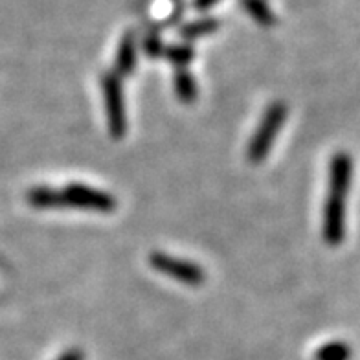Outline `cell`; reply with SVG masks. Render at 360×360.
I'll list each match as a JSON object with an SVG mask.
<instances>
[{
  "label": "cell",
  "instance_id": "8fae6325",
  "mask_svg": "<svg viewBox=\"0 0 360 360\" xmlns=\"http://www.w3.org/2000/svg\"><path fill=\"white\" fill-rule=\"evenodd\" d=\"M167 57L180 67V65H186L190 61L193 53H191L190 48H171V50H167Z\"/></svg>",
  "mask_w": 360,
  "mask_h": 360
},
{
  "label": "cell",
  "instance_id": "8992f818",
  "mask_svg": "<svg viewBox=\"0 0 360 360\" xmlns=\"http://www.w3.org/2000/svg\"><path fill=\"white\" fill-rule=\"evenodd\" d=\"M134 65H136V46H134V41L131 35L122 41L118 50V56H116V68H118V76H127L134 70Z\"/></svg>",
  "mask_w": 360,
  "mask_h": 360
},
{
  "label": "cell",
  "instance_id": "6da1fadb",
  "mask_svg": "<svg viewBox=\"0 0 360 360\" xmlns=\"http://www.w3.org/2000/svg\"><path fill=\"white\" fill-rule=\"evenodd\" d=\"M353 160L347 153L340 151L331 158L329 166V191L323 206L322 233L329 247H338L346 237V206L351 186Z\"/></svg>",
  "mask_w": 360,
  "mask_h": 360
},
{
  "label": "cell",
  "instance_id": "ba28073f",
  "mask_svg": "<svg viewBox=\"0 0 360 360\" xmlns=\"http://www.w3.org/2000/svg\"><path fill=\"white\" fill-rule=\"evenodd\" d=\"M30 202L35 208H63L61 191L52 188H35L30 191Z\"/></svg>",
  "mask_w": 360,
  "mask_h": 360
},
{
  "label": "cell",
  "instance_id": "3957f363",
  "mask_svg": "<svg viewBox=\"0 0 360 360\" xmlns=\"http://www.w3.org/2000/svg\"><path fill=\"white\" fill-rule=\"evenodd\" d=\"M105 110L109 118V131L114 140H122L127 133V114H125L124 86L118 74H107L101 79Z\"/></svg>",
  "mask_w": 360,
  "mask_h": 360
},
{
  "label": "cell",
  "instance_id": "4fadbf2b",
  "mask_svg": "<svg viewBox=\"0 0 360 360\" xmlns=\"http://www.w3.org/2000/svg\"><path fill=\"white\" fill-rule=\"evenodd\" d=\"M215 2H217V0H195V6H197L199 10H208V8H212Z\"/></svg>",
  "mask_w": 360,
  "mask_h": 360
},
{
  "label": "cell",
  "instance_id": "7c38bea8",
  "mask_svg": "<svg viewBox=\"0 0 360 360\" xmlns=\"http://www.w3.org/2000/svg\"><path fill=\"white\" fill-rule=\"evenodd\" d=\"M214 28H215L214 20H204V22L188 26V28H186V37H199V35L206 34V32H212Z\"/></svg>",
  "mask_w": 360,
  "mask_h": 360
},
{
  "label": "cell",
  "instance_id": "30bf717a",
  "mask_svg": "<svg viewBox=\"0 0 360 360\" xmlns=\"http://www.w3.org/2000/svg\"><path fill=\"white\" fill-rule=\"evenodd\" d=\"M347 356V347L344 344H333V346H326L320 351V359L322 360H344Z\"/></svg>",
  "mask_w": 360,
  "mask_h": 360
},
{
  "label": "cell",
  "instance_id": "5b68a950",
  "mask_svg": "<svg viewBox=\"0 0 360 360\" xmlns=\"http://www.w3.org/2000/svg\"><path fill=\"white\" fill-rule=\"evenodd\" d=\"M149 261H151V265L158 272L169 276L173 280L190 285V287H200L204 283V280H206L204 270L199 265L191 263V261L176 259V257L169 256V254H162V252L151 254Z\"/></svg>",
  "mask_w": 360,
  "mask_h": 360
},
{
  "label": "cell",
  "instance_id": "7a4b0ae2",
  "mask_svg": "<svg viewBox=\"0 0 360 360\" xmlns=\"http://www.w3.org/2000/svg\"><path fill=\"white\" fill-rule=\"evenodd\" d=\"M285 120H287V107L285 103H280V101H276L266 109V112L263 114V118H261V124L257 127L256 134L248 143V160L252 164H259L261 160H265L269 151L272 149L276 142V136L280 133L281 125L285 124Z\"/></svg>",
  "mask_w": 360,
  "mask_h": 360
},
{
  "label": "cell",
  "instance_id": "9c48e42d",
  "mask_svg": "<svg viewBox=\"0 0 360 360\" xmlns=\"http://www.w3.org/2000/svg\"><path fill=\"white\" fill-rule=\"evenodd\" d=\"M245 8L259 24L269 26V24L274 22V15L270 13L269 8L261 0H245Z\"/></svg>",
  "mask_w": 360,
  "mask_h": 360
},
{
  "label": "cell",
  "instance_id": "277c9868",
  "mask_svg": "<svg viewBox=\"0 0 360 360\" xmlns=\"http://www.w3.org/2000/svg\"><path fill=\"white\" fill-rule=\"evenodd\" d=\"M61 202L68 208L92 210L100 214H112L118 206L110 193L83 184H68L65 190H61Z\"/></svg>",
  "mask_w": 360,
  "mask_h": 360
},
{
  "label": "cell",
  "instance_id": "52a82bcc",
  "mask_svg": "<svg viewBox=\"0 0 360 360\" xmlns=\"http://www.w3.org/2000/svg\"><path fill=\"white\" fill-rule=\"evenodd\" d=\"M175 92L176 98L184 103H193L197 100V83L190 72L180 70L175 74Z\"/></svg>",
  "mask_w": 360,
  "mask_h": 360
}]
</instances>
